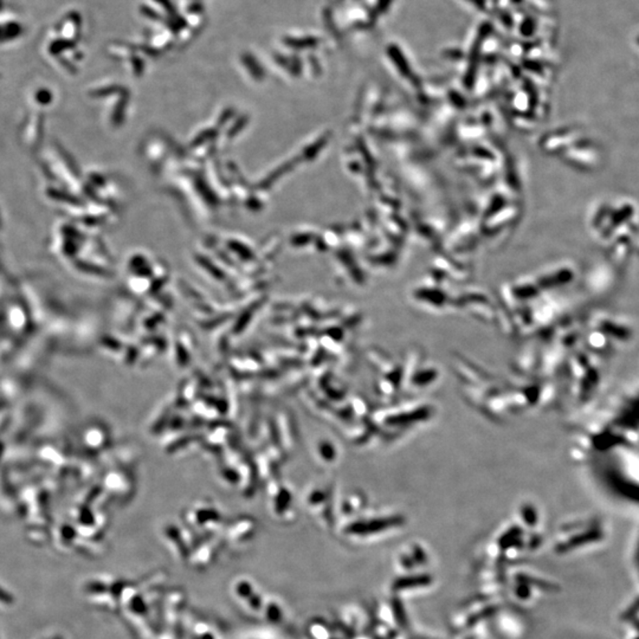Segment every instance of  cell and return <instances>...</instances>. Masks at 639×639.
<instances>
[{"label":"cell","mask_w":639,"mask_h":639,"mask_svg":"<svg viewBox=\"0 0 639 639\" xmlns=\"http://www.w3.org/2000/svg\"><path fill=\"white\" fill-rule=\"evenodd\" d=\"M56 639H59V638H56Z\"/></svg>","instance_id":"6da1fadb"}]
</instances>
